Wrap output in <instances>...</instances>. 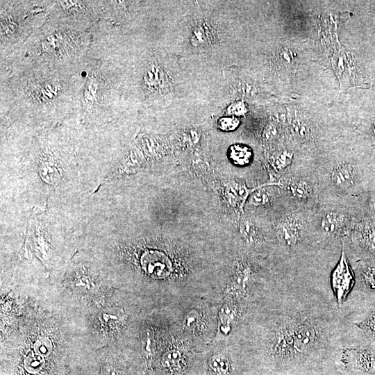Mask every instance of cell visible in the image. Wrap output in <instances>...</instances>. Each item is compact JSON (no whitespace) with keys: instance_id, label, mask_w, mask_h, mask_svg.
Listing matches in <instances>:
<instances>
[{"instance_id":"5b68a950","label":"cell","mask_w":375,"mask_h":375,"mask_svg":"<svg viewBox=\"0 0 375 375\" xmlns=\"http://www.w3.org/2000/svg\"><path fill=\"white\" fill-rule=\"evenodd\" d=\"M162 365L169 375H183L186 373L188 366L183 351L176 348L170 349L164 353Z\"/></svg>"},{"instance_id":"ac0fdd59","label":"cell","mask_w":375,"mask_h":375,"mask_svg":"<svg viewBox=\"0 0 375 375\" xmlns=\"http://www.w3.org/2000/svg\"><path fill=\"white\" fill-rule=\"evenodd\" d=\"M365 278L367 283L372 289H375V268L374 267H369L365 271Z\"/></svg>"},{"instance_id":"3957f363","label":"cell","mask_w":375,"mask_h":375,"mask_svg":"<svg viewBox=\"0 0 375 375\" xmlns=\"http://www.w3.org/2000/svg\"><path fill=\"white\" fill-rule=\"evenodd\" d=\"M141 265L147 274L155 278L165 277L171 271L169 258L158 251H146L141 258Z\"/></svg>"},{"instance_id":"6da1fadb","label":"cell","mask_w":375,"mask_h":375,"mask_svg":"<svg viewBox=\"0 0 375 375\" xmlns=\"http://www.w3.org/2000/svg\"><path fill=\"white\" fill-rule=\"evenodd\" d=\"M331 282L337 303L340 308L354 283L353 275L344 249L331 274Z\"/></svg>"},{"instance_id":"9a60e30c","label":"cell","mask_w":375,"mask_h":375,"mask_svg":"<svg viewBox=\"0 0 375 375\" xmlns=\"http://www.w3.org/2000/svg\"><path fill=\"white\" fill-rule=\"evenodd\" d=\"M218 124L222 129L230 131L235 129L238 126L239 121L233 117H223L219 120Z\"/></svg>"},{"instance_id":"7c38bea8","label":"cell","mask_w":375,"mask_h":375,"mask_svg":"<svg viewBox=\"0 0 375 375\" xmlns=\"http://www.w3.org/2000/svg\"><path fill=\"white\" fill-rule=\"evenodd\" d=\"M229 156L235 164L245 165L251 162L252 151L247 146L235 144L230 148Z\"/></svg>"},{"instance_id":"8fae6325","label":"cell","mask_w":375,"mask_h":375,"mask_svg":"<svg viewBox=\"0 0 375 375\" xmlns=\"http://www.w3.org/2000/svg\"><path fill=\"white\" fill-rule=\"evenodd\" d=\"M219 316L220 329L224 333H226L230 331L231 325L238 319V307L231 301L227 302L222 307Z\"/></svg>"},{"instance_id":"4fadbf2b","label":"cell","mask_w":375,"mask_h":375,"mask_svg":"<svg viewBox=\"0 0 375 375\" xmlns=\"http://www.w3.org/2000/svg\"><path fill=\"white\" fill-rule=\"evenodd\" d=\"M203 317L195 310H191L185 316L183 321L185 328L192 333L201 331L203 327Z\"/></svg>"},{"instance_id":"ba28073f","label":"cell","mask_w":375,"mask_h":375,"mask_svg":"<svg viewBox=\"0 0 375 375\" xmlns=\"http://www.w3.org/2000/svg\"><path fill=\"white\" fill-rule=\"evenodd\" d=\"M301 225L294 216H288L278 229L279 240L287 246L295 245L299 240Z\"/></svg>"},{"instance_id":"e0dca14e","label":"cell","mask_w":375,"mask_h":375,"mask_svg":"<svg viewBox=\"0 0 375 375\" xmlns=\"http://www.w3.org/2000/svg\"><path fill=\"white\" fill-rule=\"evenodd\" d=\"M35 348L38 353L41 354H45L49 351L51 348V343L47 339H42L36 343Z\"/></svg>"},{"instance_id":"9c48e42d","label":"cell","mask_w":375,"mask_h":375,"mask_svg":"<svg viewBox=\"0 0 375 375\" xmlns=\"http://www.w3.org/2000/svg\"><path fill=\"white\" fill-rule=\"evenodd\" d=\"M344 214L335 210L326 212L321 221V229L326 233L333 235L338 233L344 226Z\"/></svg>"},{"instance_id":"ffe728a7","label":"cell","mask_w":375,"mask_h":375,"mask_svg":"<svg viewBox=\"0 0 375 375\" xmlns=\"http://www.w3.org/2000/svg\"><path fill=\"white\" fill-rule=\"evenodd\" d=\"M370 206L372 209L375 212V195L373 196L371 199Z\"/></svg>"},{"instance_id":"5bb4252c","label":"cell","mask_w":375,"mask_h":375,"mask_svg":"<svg viewBox=\"0 0 375 375\" xmlns=\"http://www.w3.org/2000/svg\"><path fill=\"white\" fill-rule=\"evenodd\" d=\"M289 190L292 194L299 199H306L310 193V187L306 181H297L289 185Z\"/></svg>"},{"instance_id":"52a82bcc","label":"cell","mask_w":375,"mask_h":375,"mask_svg":"<svg viewBox=\"0 0 375 375\" xmlns=\"http://www.w3.org/2000/svg\"><path fill=\"white\" fill-rule=\"evenodd\" d=\"M331 179L337 187L343 189L349 188L356 181L355 169L347 162L338 163L332 169Z\"/></svg>"},{"instance_id":"2e32d148","label":"cell","mask_w":375,"mask_h":375,"mask_svg":"<svg viewBox=\"0 0 375 375\" xmlns=\"http://www.w3.org/2000/svg\"><path fill=\"white\" fill-rule=\"evenodd\" d=\"M362 326L372 335L375 336V310L372 312L368 318L362 323Z\"/></svg>"},{"instance_id":"30bf717a","label":"cell","mask_w":375,"mask_h":375,"mask_svg":"<svg viewBox=\"0 0 375 375\" xmlns=\"http://www.w3.org/2000/svg\"><path fill=\"white\" fill-rule=\"evenodd\" d=\"M209 371L212 375H231L232 365L230 359L223 353L212 355L208 360Z\"/></svg>"},{"instance_id":"d6986e66","label":"cell","mask_w":375,"mask_h":375,"mask_svg":"<svg viewBox=\"0 0 375 375\" xmlns=\"http://www.w3.org/2000/svg\"><path fill=\"white\" fill-rule=\"evenodd\" d=\"M40 363V359L39 358H33V359H31V362L30 365L31 367H37Z\"/></svg>"},{"instance_id":"277c9868","label":"cell","mask_w":375,"mask_h":375,"mask_svg":"<svg viewBox=\"0 0 375 375\" xmlns=\"http://www.w3.org/2000/svg\"><path fill=\"white\" fill-rule=\"evenodd\" d=\"M272 349L273 354L277 357L288 358L296 355L292 340V325L286 326L276 332Z\"/></svg>"},{"instance_id":"7a4b0ae2","label":"cell","mask_w":375,"mask_h":375,"mask_svg":"<svg viewBox=\"0 0 375 375\" xmlns=\"http://www.w3.org/2000/svg\"><path fill=\"white\" fill-rule=\"evenodd\" d=\"M292 334L295 354L309 351L316 343L317 330L310 322H302L292 325Z\"/></svg>"},{"instance_id":"8992f818","label":"cell","mask_w":375,"mask_h":375,"mask_svg":"<svg viewBox=\"0 0 375 375\" xmlns=\"http://www.w3.org/2000/svg\"><path fill=\"white\" fill-rule=\"evenodd\" d=\"M251 282V273L247 267H243L233 276L226 293L229 297L237 298L245 296Z\"/></svg>"}]
</instances>
